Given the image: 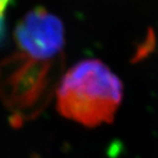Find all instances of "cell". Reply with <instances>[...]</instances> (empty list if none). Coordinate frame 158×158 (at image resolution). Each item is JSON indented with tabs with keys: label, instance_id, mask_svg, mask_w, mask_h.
Masks as SVG:
<instances>
[{
	"label": "cell",
	"instance_id": "1",
	"mask_svg": "<svg viewBox=\"0 0 158 158\" xmlns=\"http://www.w3.org/2000/svg\"><path fill=\"white\" fill-rule=\"evenodd\" d=\"M16 48L0 64V95L13 111L35 112L58 87L65 67V30L44 8L30 10L13 33Z\"/></svg>",
	"mask_w": 158,
	"mask_h": 158
},
{
	"label": "cell",
	"instance_id": "2",
	"mask_svg": "<svg viewBox=\"0 0 158 158\" xmlns=\"http://www.w3.org/2000/svg\"><path fill=\"white\" fill-rule=\"evenodd\" d=\"M123 97L119 78L101 61L84 60L63 75L56 91L57 109L88 127L112 122Z\"/></svg>",
	"mask_w": 158,
	"mask_h": 158
},
{
	"label": "cell",
	"instance_id": "3",
	"mask_svg": "<svg viewBox=\"0 0 158 158\" xmlns=\"http://www.w3.org/2000/svg\"><path fill=\"white\" fill-rule=\"evenodd\" d=\"M11 0H0V37L2 36L4 28V13Z\"/></svg>",
	"mask_w": 158,
	"mask_h": 158
}]
</instances>
